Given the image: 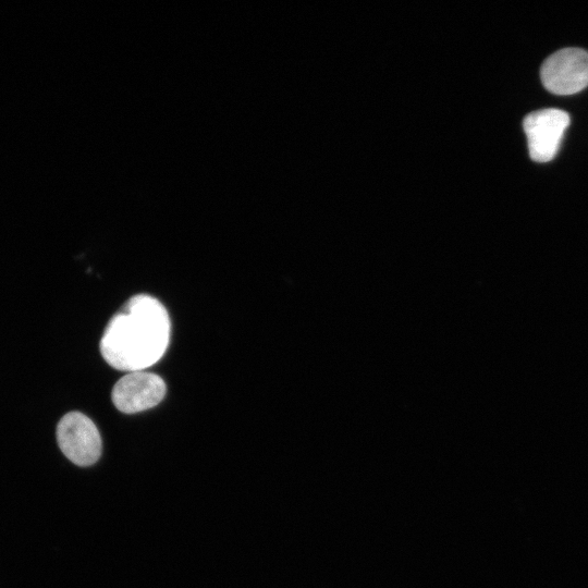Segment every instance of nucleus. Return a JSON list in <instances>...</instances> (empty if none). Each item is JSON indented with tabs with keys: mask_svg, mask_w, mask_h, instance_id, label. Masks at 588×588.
<instances>
[{
	"mask_svg": "<svg viewBox=\"0 0 588 588\" xmlns=\"http://www.w3.org/2000/svg\"><path fill=\"white\" fill-rule=\"evenodd\" d=\"M170 328L169 314L157 298L135 295L108 322L100 340L101 355L115 369L144 370L163 356Z\"/></svg>",
	"mask_w": 588,
	"mask_h": 588,
	"instance_id": "obj_1",
	"label": "nucleus"
},
{
	"mask_svg": "<svg viewBox=\"0 0 588 588\" xmlns=\"http://www.w3.org/2000/svg\"><path fill=\"white\" fill-rule=\"evenodd\" d=\"M540 78L551 94L567 96L588 86V51L563 48L549 56L540 68Z\"/></svg>",
	"mask_w": 588,
	"mask_h": 588,
	"instance_id": "obj_2",
	"label": "nucleus"
},
{
	"mask_svg": "<svg viewBox=\"0 0 588 588\" xmlns=\"http://www.w3.org/2000/svg\"><path fill=\"white\" fill-rule=\"evenodd\" d=\"M57 441L62 453L75 465L89 466L100 457V433L83 413L70 412L60 419Z\"/></svg>",
	"mask_w": 588,
	"mask_h": 588,
	"instance_id": "obj_3",
	"label": "nucleus"
},
{
	"mask_svg": "<svg viewBox=\"0 0 588 588\" xmlns=\"http://www.w3.org/2000/svg\"><path fill=\"white\" fill-rule=\"evenodd\" d=\"M568 125L569 115L560 109L549 108L528 113L523 120V128L530 159L540 163L552 160Z\"/></svg>",
	"mask_w": 588,
	"mask_h": 588,
	"instance_id": "obj_4",
	"label": "nucleus"
},
{
	"mask_svg": "<svg viewBox=\"0 0 588 588\" xmlns=\"http://www.w3.org/2000/svg\"><path fill=\"white\" fill-rule=\"evenodd\" d=\"M166 383L156 373L144 370L123 376L112 389V402L122 413L134 414L158 405L166 394Z\"/></svg>",
	"mask_w": 588,
	"mask_h": 588,
	"instance_id": "obj_5",
	"label": "nucleus"
}]
</instances>
